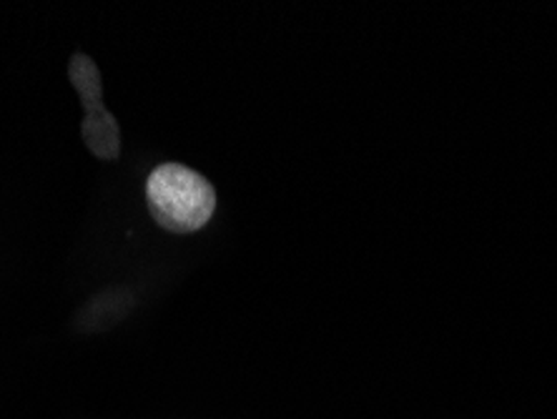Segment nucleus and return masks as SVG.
Masks as SVG:
<instances>
[{
    "label": "nucleus",
    "instance_id": "obj_1",
    "mask_svg": "<svg viewBox=\"0 0 557 419\" xmlns=\"http://www.w3.org/2000/svg\"><path fill=\"white\" fill-rule=\"evenodd\" d=\"M146 204L156 224L171 234H194L216 209L214 186L184 163H161L146 178Z\"/></svg>",
    "mask_w": 557,
    "mask_h": 419
},
{
    "label": "nucleus",
    "instance_id": "obj_2",
    "mask_svg": "<svg viewBox=\"0 0 557 419\" xmlns=\"http://www.w3.org/2000/svg\"><path fill=\"white\" fill-rule=\"evenodd\" d=\"M69 78L84 103L86 116L81 121V138L86 149L101 161H116L121 156L119 119L103 106V84L91 56L76 51L69 61Z\"/></svg>",
    "mask_w": 557,
    "mask_h": 419
}]
</instances>
